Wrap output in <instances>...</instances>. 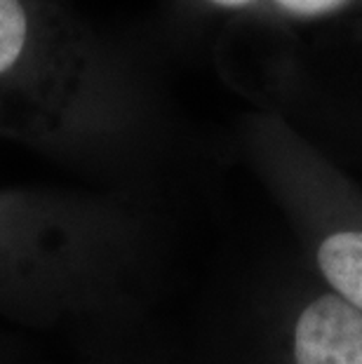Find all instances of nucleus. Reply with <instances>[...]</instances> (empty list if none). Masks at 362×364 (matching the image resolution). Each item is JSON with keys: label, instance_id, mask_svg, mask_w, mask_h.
I'll return each mask as SVG.
<instances>
[{"label": "nucleus", "instance_id": "f257e3e1", "mask_svg": "<svg viewBox=\"0 0 362 364\" xmlns=\"http://www.w3.org/2000/svg\"><path fill=\"white\" fill-rule=\"evenodd\" d=\"M297 364H362V313L341 296L308 304L294 327Z\"/></svg>", "mask_w": 362, "mask_h": 364}, {"label": "nucleus", "instance_id": "f03ea898", "mask_svg": "<svg viewBox=\"0 0 362 364\" xmlns=\"http://www.w3.org/2000/svg\"><path fill=\"white\" fill-rule=\"evenodd\" d=\"M318 263L346 304L362 313V230L329 235L320 245Z\"/></svg>", "mask_w": 362, "mask_h": 364}, {"label": "nucleus", "instance_id": "7ed1b4c3", "mask_svg": "<svg viewBox=\"0 0 362 364\" xmlns=\"http://www.w3.org/2000/svg\"><path fill=\"white\" fill-rule=\"evenodd\" d=\"M33 38L36 26L24 0H0V80L21 66Z\"/></svg>", "mask_w": 362, "mask_h": 364}, {"label": "nucleus", "instance_id": "20e7f679", "mask_svg": "<svg viewBox=\"0 0 362 364\" xmlns=\"http://www.w3.org/2000/svg\"><path fill=\"white\" fill-rule=\"evenodd\" d=\"M282 10H287L299 17H315V14H327L339 10L346 0H275Z\"/></svg>", "mask_w": 362, "mask_h": 364}, {"label": "nucleus", "instance_id": "39448f33", "mask_svg": "<svg viewBox=\"0 0 362 364\" xmlns=\"http://www.w3.org/2000/svg\"><path fill=\"white\" fill-rule=\"evenodd\" d=\"M210 3L219 7H245V5H250L252 0H210Z\"/></svg>", "mask_w": 362, "mask_h": 364}]
</instances>
